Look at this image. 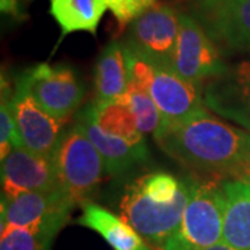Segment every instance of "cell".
Listing matches in <instances>:
<instances>
[{
	"label": "cell",
	"instance_id": "1",
	"mask_svg": "<svg viewBox=\"0 0 250 250\" xmlns=\"http://www.w3.org/2000/svg\"><path fill=\"white\" fill-rule=\"evenodd\" d=\"M153 138L168 156L195 170L238 178L250 167V132L206 108L185 121L164 125Z\"/></svg>",
	"mask_w": 250,
	"mask_h": 250
},
{
	"label": "cell",
	"instance_id": "2",
	"mask_svg": "<svg viewBox=\"0 0 250 250\" xmlns=\"http://www.w3.org/2000/svg\"><path fill=\"white\" fill-rule=\"evenodd\" d=\"M224 210L221 179L190 181V196L181 224L161 250H203L223 242Z\"/></svg>",
	"mask_w": 250,
	"mask_h": 250
},
{
	"label": "cell",
	"instance_id": "3",
	"mask_svg": "<svg viewBox=\"0 0 250 250\" xmlns=\"http://www.w3.org/2000/svg\"><path fill=\"white\" fill-rule=\"evenodd\" d=\"M52 159L62 192L75 205L88 203L107 172L100 153L78 124L62 132Z\"/></svg>",
	"mask_w": 250,
	"mask_h": 250
},
{
	"label": "cell",
	"instance_id": "4",
	"mask_svg": "<svg viewBox=\"0 0 250 250\" xmlns=\"http://www.w3.org/2000/svg\"><path fill=\"white\" fill-rule=\"evenodd\" d=\"M190 196V181H184L171 203H160L147 197L136 184H129L121 197V214L143 239L163 249L164 243L181 224Z\"/></svg>",
	"mask_w": 250,
	"mask_h": 250
},
{
	"label": "cell",
	"instance_id": "5",
	"mask_svg": "<svg viewBox=\"0 0 250 250\" xmlns=\"http://www.w3.org/2000/svg\"><path fill=\"white\" fill-rule=\"evenodd\" d=\"M22 86L47 114L65 123L80 108L85 88L75 71L65 65L36 64L18 77Z\"/></svg>",
	"mask_w": 250,
	"mask_h": 250
},
{
	"label": "cell",
	"instance_id": "6",
	"mask_svg": "<svg viewBox=\"0 0 250 250\" xmlns=\"http://www.w3.org/2000/svg\"><path fill=\"white\" fill-rule=\"evenodd\" d=\"M181 13L157 3L132 22L126 45L156 68L172 70L179 35Z\"/></svg>",
	"mask_w": 250,
	"mask_h": 250
},
{
	"label": "cell",
	"instance_id": "7",
	"mask_svg": "<svg viewBox=\"0 0 250 250\" xmlns=\"http://www.w3.org/2000/svg\"><path fill=\"white\" fill-rule=\"evenodd\" d=\"M227 67L217 43L206 34L202 25L190 14L181 13L172 71L189 82L203 85Z\"/></svg>",
	"mask_w": 250,
	"mask_h": 250
},
{
	"label": "cell",
	"instance_id": "8",
	"mask_svg": "<svg viewBox=\"0 0 250 250\" xmlns=\"http://www.w3.org/2000/svg\"><path fill=\"white\" fill-rule=\"evenodd\" d=\"M190 16L215 43L250 50V0H188Z\"/></svg>",
	"mask_w": 250,
	"mask_h": 250
},
{
	"label": "cell",
	"instance_id": "9",
	"mask_svg": "<svg viewBox=\"0 0 250 250\" xmlns=\"http://www.w3.org/2000/svg\"><path fill=\"white\" fill-rule=\"evenodd\" d=\"M205 107L250 132V60L227 67L202 85Z\"/></svg>",
	"mask_w": 250,
	"mask_h": 250
},
{
	"label": "cell",
	"instance_id": "10",
	"mask_svg": "<svg viewBox=\"0 0 250 250\" xmlns=\"http://www.w3.org/2000/svg\"><path fill=\"white\" fill-rule=\"evenodd\" d=\"M10 103L22 147L38 156L52 157L64 132V123L47 114L17 83Z\"/></svg>",
	"mask_w": 250,
	"mask_h": 250
},
{
	"label": "cell",
	"instance_id": "11",
	"mask_svg": "<svg viewBox=\"0 0 250 250\" xmlns=\"http://www.w3.org/2000/svg\"><path fill=\"white\" fill-rule=\"evenodd\" d=\"M52 157L38 156L17 147L1 160V199H13L25 192L60 190Z\"/></svg>",
	"mask_w": 250,
	"mask_h": 250
},
{
	"label": "cell",
	"instance_id": "12",
	"mask_svg": "<svg viewBox=\"0 0 250 250\" xmlns=\"http://www.w3.org/2000/svg\"><path fill=\"white\" fill-rule=\"evenodd\" d=\"M149 95L164 118V125L185 121L205 108L202 85L181 78L172 70L154 68Z\"/></svg>",
	"mask_w": 250,
	"mask_h": 250
},
{
	"label": "cell",
	"instance_id": "13",
	"mask_svg": "<svg viewBox=\"0 0 250 250\" xmlns=\"http://www.w3.org/2000/svg\"><path fill=\"white\" fill-rule=\"evenodd\" d=\"M75 203L62 189L54 192H25L13 199H1L3 227H32L53 218L70 217Z\"/></svg>",
	"mask_w": 250,
	"mask_h": 250
},
{
	"label": "cell",
	"instance_id": "14",
	"mask_svg": "<svg viewBox=\"0 0 250 250\" xmlns=\"http://www.w3.org/2000/svg\"><path fill=\"white\" fill-rule=\"evenodd\" d=\"M77 124L98 149L110 175H120L136 163H142L149 159L146 143L132 145L123 138L103 131L93 121L86 107L78 113Z\"/></svg>",
	"mask_w": 250,
	"mask_h": 250
},
{
	"label": "cell",
	"instance_id": "15",
	"mask_svg": "<svg viewBox=\"0 0 250 250\" xmlns=\"http://www.w3.org/2000/svg\"><path fill=\"white\" fill-rule=\"evenodd\" d=\"M131 82V50L125 42L108 43L95 65L96 102H111L123 98Z\"/></svg>",
	"mask_w": 250,
	"mask_h": 250
},
{
	"label": "cell",
	"instance_id": "16",
	"mask_svg": "<svg viewBox=\"0 0 250 250\" xmlns=\"http://www.w3.org/2000/svg\"><path fill=\"white\" fill-rule=\"evenodd\" d=\"M224 210L223 242L238 250H250V181L221 179Z\"/></svg>",
	"mask_w": 250,
	"mask_h": 250
},
{
	"label": "cell",
	"instance_id": "17",
	"mask_svg": "<svg viewBox=\"0 0 250 250\" xmlns=\"http://www.w3.org/2000/svg\"><path fill=\"white\" fill-rule=\"evenodd\" d=\"M77 223L98 232L114 250H150L142 236L124 218L96 203L82 205V214Z\"/></svg>",
	"mask_w": 250,
	"mask_h": 250
},
{
	"label": "cell",
	"instance_id": "18",
	"mask_svg": "<svg viewBox=\"0 0 250 250\" xmlns=\"http://www.w3.org/2000/svg\"><path fill=\"white\" fill-rule=\"evenodd\" d=\"M50 14L62 29V38L72 32L96 35L99 22L104 16L106 0H49Z\"/></svg>",
	"mask_w": 250,
	"mask_h": 250
},
{
	"label": "cell",
	"instance_id": "19",
	"mask_svg": "<svg viewBox=\"0 0 250 250\" xmlns=\"http://www.w3.org/2000/svg\"><path fill=\"white\" fill-rule=\"evenodd\" d=\"M93 121L108 134L123 138L132 145L145 143V135L136 126L134 113L124 98L111 102H93L86 106Z\"/></svg>",
	"mask_w": 250,
	"mask_h": 250
},
{
	"label": "cell",
	"instance_id": "20",
	"mask_svg": "<svg viewBox=\"0 0 250 250\" xmlns=\"http://www.w3.org/2000/svg\"><path fill=\"white\" fill-rule=\"evenodd\" d=\"M67 221L68 217H59L32 227H3L0 250H47Z\"/></svg>",
	"mask_w": 250,
	"mask_h": 250
},
{
	"label": "cell",
	"instance_id": "21",
	"mask_svg": "<svg viewBox=\"0 0 250 250\" xmlns=\"http://www.w3.org/2000/svg\"><path fill=\"white\" fill-rule=\"evenodd\" d=\"M123 98L126 100L134 113L136 126L142 135H157L164 126V118L154 100L147 92L142 90H128Z\"/></svg>",
	"mask_w": 250,
	"mask_h": 250
},
{
	"label": "cell",
	"instance_id": "22",
	"mask_svg": "<svg viewBox=\"0 0 250 250\" xmlns=\"http://www.w3.org/2000/svg\"><path fill=\"white\" fill-rule=\"evenodd\" d=\"M134 182L146 196L160 203H171L182 185V181L167 172H152Z\"/></svg>",
	"mask_w": 250,
	"mask_h": 250
},
{
	"label": "cell",
	"instance_id": "23",
	"mask_svg": "<svg viewBox=\"0 0 250 250\" xmlns=\"http://www.w3.org/2000/svg\"><path fill=\"white\" fill-rule=\"evenodd\" d=\"M11 96H4L1 93V108H0V157L1 160L9 156L13 149L22 147L20 136H18L14 117L11 113V103H10Z\"/></svg>",
	"mask_w": 250,
	"mask_h": 250
},
{
	"label": "cell",
	"instance_id": "24",
	"mask_svg": "<svg viewBox=\"0 0 250 250\" xmlns=\"http://www.w3.org/2000/svg\"><path fill=\"white\" fill-rule=\"evenodd\" d=\"M106 4L120 25L124 27L154 6L156 0H106Z\"/></svg>",
	"mask_w": 250,
	"mask_h": 250
},
{
	"label": "cell",
	"instance_id": "25",
	"mask_svg": "<svg viewBox=\"0 0 250 250\" xmlns=\"http://www.w3.org/2000/svg\"><path fill=\"white\" fill-rule=\"evenodd\" d=\"M203 250H238L232 248V246H229V245H227L225 242H220V243H217L214 246H211V248H207V249Z\"/></svg>",
	"mask_w": 250,
	"mask_h": 250
},
{
	"label": "cell",
	"instance_id": "26",
	"mask_svg": "<svg viewBox=\"0 0 250 250\" xmlns=\"http://www.w3.org/2000/svg\"><path fill=\"white\" fill-rule=\"evenodd\" d=\"M238 178L249 179V181H250V167H248L246 170L243 171V172H242V174H241V175H239V177H238Z\"/></svg>",
	"mask_w": 250,
	"mask_h": 250
}]
</instances>
